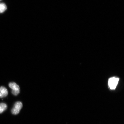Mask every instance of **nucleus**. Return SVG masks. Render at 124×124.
Instances as JSON below:
<instances>
[{"label":"nucleus","mask_w":124,"mask_h":124,"mask_svg":"<svg viewBox=\"0 0 124 124\" xmlns=\"http://www.w3.org/2000/svg\"><path fill=\"white\" fill-rule=\"evenodd\" d=\"M9 86L12 90V93L14 95H17L19 93L20 88L16 83L13 82H10L9 83Z\"/></svg>","instance_id":"f257e3e1"},{"label":"nucleus","mask_w":124,"mask_h":124,"mask_svg":"<svg viewBox=\"0 0 124 124\" xmlns=\"http://www.w3.org/2000/svg\"><path fill=\"white\" fill-rule=\"evenodd\" d=\"M118 78L116 77H112L110 78L108 81L109 87L111 89L114 90L116 89L119 81Z\"/></svg>","instance_id":"f03ea898"},{"label":"nucleus","mask_w":124,"mask_h":124,"mask_svg":"<svg viewBox=\"0 0 124 124\" xmlns=\"http://www.w3.org/2000/svg\"><path fill=\"white\" fill-rule=\"evenodd\" d=\"M22 107L23 104L21 102H16L15 103L12 109V114L14 115H17L19 114Z\"/></svg>","instance_id":"7ed1b4c3"},{"label":"nucleus","mask_w":124,"mask_h":124,"mask_svg":"<svg viewBox=\"0 0 124 124\" xmlns=\"http://www.w3.org/2000/svg\"><path fill=\"white\" fill-rule=\"evenodd\" d=\"M8 94L7 90L4 86L0 87V98H2L7 97Z\"/></svg>","instance_id":"20e7f679"},{"label":"nucleus","mask_w":124,"mask_h":124,"mask_svg":"<svg viewBox=\"0 0 124 124\" xmlns=\"http://www.w3.org/2000/svg\"><path fill=\"white\" fill-rule=\"evenodd\" d=\"M7 108V105L4 103H0V114L2 113L5 111Z\"/></svg>","instance_id":"39448f33"},{"label":"nucleus","mask_w":124,"mask_h":124,"mask_svg":"<svg viewBox=\"0 0 124 124\" xmlns=\"http://www.w3.org/2000/svg\"><path fill=\"white\" fill-rule=\"evenodd\" d=\"M7 9V7L5 4L3 3H0V13H3Z\"/></svg>","instance_id":"423d86ee"},{"label":"nucleus","mask_w":124,"mask_h":124,"mask_svg":"<svg viewBox=\"0 0 124 124\" xmlns=\"http://www.w3.org/2000/svg\"><path fill=\"white\" fill-rule=\"evenodd\" d=\"M1 0H0V1H1Z\"/></svg>","instance_id":"0eeeda50"}]
</instances>
